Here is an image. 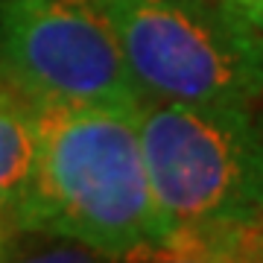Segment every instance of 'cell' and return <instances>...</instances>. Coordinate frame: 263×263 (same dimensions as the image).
<instances>
[{"mask_svg": "<svg viewBox=\"0 0 263 263\" xmlns=\"http://www.w3.org/2000/svg\"><path fill=\"white\" fill-rule=\"evenodd\" d=\"M0 263H117L91 246L44 231H18L0 243Z\"/></svg>", "mask_w": 263, "mask_h": 263, "instance_id": "obj_7", "label": "cell"}, {"mask_svg": "<svg viewBox=\"0 0 263 263\" xmlns=\"http://www.w3.org/2000/svg\"><path fill=\"white\" fill-rule=\"evenodd\" d=\"M146 100L249 105L263 97V32L226 0H103Z\"/></svg>", "mask_w": 263, "mask_h": 263, "instance_id": "obj_2", "label": "cell"}, {"mask_svg": "<svg viewBox=\"0 0 263 263\" xmlns=\"http://www.w3.org/2000/svg\"><path fill=\"white\" fill-rule=\"evenodd\" d=\"M38 161V117L29 103L0 94V208L9 214L27 193Z\"/></svg>", "mask_w": 263, "mask_h": 263, "instance_id": "obj_5", "label": "cell"}, {"mask_svg": "<svg viewBox=\"0 0 263 263\" xmlns=\"http://www.w3.org/2000/svg\"><path fill=\"white\" fill-rule=\"evenodd\" d=\"M12 231H15V226H12L9 214L0 208V243H3V240H6V234H12Z\"/></svg>", "mask_w": 263, "mask_h": 263, "instance_id": "obj_9", "label": "cell"}, {"mask_svg": "<svg viewBox=\"0 0 263 263\" xmlns=\"http://www.w3.org/2000/svg\"><path fill=\"white\" fill-rule=\"evenodd\" d=\"M117 263H240L222 222L176 228L158 243H143L117 257Z\"/></svg>", "mask_w": 263, "mask_h": 263, "instance_id": "obj_6", "label": "cell"}, {"mask_svg": "<svg viewBox=\"0 0 263 263\" xmlns=\"http://www.w3.org/2000/svg\"><path fill=\"white\" fill-rule=\"evenodd\" d=\"M38 161L12 211L18 231L70 237L120 257L173 234L152 196L138 132V108H35Z\"/></svg>", "mask_w": 263, "mask_h": 263, "instance_id": "obj_1", "label": "cell"}, {"mask_svg": "<svg viewBox=\"0 0 263 263\" xmlns=\"http://www.w3.org/2000/svg\"><path fill=\"white\" fill-rule=\"evenodd\" d=\"M257 129H260V143H263V117H257Z\"/></svg>", "mask_w": 263, "mask_h": 263, "instance_id": "obj_10", "label": "cell"}, {"mask_svg": "<svg viewBox=\"0 0 263 263\" xmlns=\"http://www.w3.org/2000/svg\"><path fill=\"white\" fill-rule=\"evenodd\" d=\"M0 73L32 108L146 103L103 0H0Z\"/></svg>", "mask_w": 263, "mask_h": 263, "instance_id": "obj_4", "label": "cell"}, {"mask_svg": "<svg viewBox=\"0 0 263 263\" xmlns=\"http://www.w3.org/2000/svg\"><path fill=\"white\" fill-rule=\"evenodd\" d=\"M138 132L152 196L173 231L263 216V143L249 105L146 100Z\"/></svg>", "mask_w": 263, "mask_h": 263, "instance_id": "obj_3", "label": "cell"}, {"mask_svg": "<svg viewBox=\"0 0 263 263\" xmlns=\"http://www.w3.org/2000/svg\"><path fill=\"white\" fill-rule=\"evenodd\" d=\"M228 6H234L249 24H254L257 29H263V0H226Z\"/></svg>", "mask_w": 263, "mask_h": 263, "instance_id": "obj_8", "label": "cell"}]
</instances>
